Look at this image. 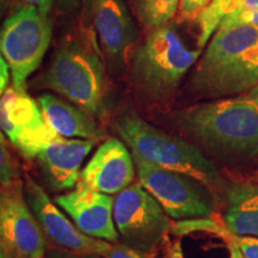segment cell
I'll return each instance as SVG.
<instances>
[{
    "label": "cell",
    "mask_w": 258,
    "mask_h": 258,
    "mask_svg": "<svg viewBox=\"0 0 258 258\" xmlns=\"http://www.w3.org/2000/svg\"><path fill=\"white\" fill-rule=\"evenodd\" d=\"M176 127L206 152L221 159L247 160L258 156V97L198 103L172 116Z\"/></svg>",
    "instance_id": "obj_1"
},
{
    "label": "cell",
    "mask_w": 258,
    "mask_h": 258,
    "mask_svg": "<svg viewBox=\"0 0 258 258\" xmlns=\"http://www.w3.org/2000/svg\"><path fill=\"white\" fill-rule=\"evenodd\" d=\"M258 84V25H220L189 80L200 97L233 96Z\"/></svg>",
    "instance_id": "obj_2"
},
{
    "label": "cell",
    "mask_w": 258,
    "mask_h": 258,
    "mask_svg": "<svg viewBox=\"0 0 258 258\" xmlns=\"http://www.w3.org/2000/svg\"><path fill=\"white\" fill-rule=\"evenodd\" d=\"M115 129L135 156L156 166L194 177L214 196L225 192L227 184L214 161L185 139L154 127L133 110L116 118Z\"/></svg>",
    "instance_id": "obj_3"
},
{
    "label": "cell",
    "mask_w": 258,
    "mask_h": 258,
    "mask_svg": "<svg viewBox=\"0 0 258 258\" xmlns=\"http://www.w3.org/2000/svg\"><path fill=\"white\" fill-rule=\"evenodd\" d=\"M202 49H190L169 24L152 29L132 55L134 86L148 102L167 103L198 62Z\"/></svg>",
    "instance_id": "obj_4"
},
{
    "label": "cell",
    "mask_w": 258,
    "mask_h": 258,
    "mask_svg": "<svg viewBox=\"0 0 258 258\" xmlns=\"http://www.w3.org/2000/svg\"><path fill=\"white\" fill-rule=\"evenodd\" d=\"M42 82L95 118L108 112L105 69L93 41L69 40L60 44Z\"/></svg>",
    "instance_id": "obj_5"
},
{
    "label": "cell",
    "mask_w": 258,
    "mask_h": 258,
    "mask_svg": "<svg viewBox=\"0 0 258 258\" xmlns=\"http://www.w3.org/2000/svg\"><path fill=\"white\" fill-rule=\"evenodd\" d=\"M53 24L36 6L19 4L0 28V53L11 71L12 84L25 91L27 80L36 71L50 46Z\"/></svg>",
    "instance_id": "obj_6"
},
{
    "label": "cell",
    "mask_w": 258,
    "mask_h": 258,
    "mask_svg": "<svg viewBox=\"0 0 258 258\" xmlns=\"http://www.w3.org/2000/svg\"><path fill=\"white\" fill-rule=\"evenodd\" d=\"M114 221L122 243L150 256L169 241L171 218L140 184H131L114 198Z\"/></svg>",
    "instance_id": "obj_7"
},
{
    "label": "cell",
    "mask_w": 258,
    "mask_h": 258,
    "mask_svg": "<svg viewBox=\"0 0 258 258\" xmlns=\"http://www.w3.org/2000/svg\"><path fill=\"white\" fill-rule=\"evenodd\" d=\"M139 184L147 190L171 219L203 218L214 214L213 192L191 176L166 170L132 153Z\"/></svg>",
    "instance_id": "obj_8"
},
{
    "label": "cell",
    "mask_w": 258,
    "mask_h": 258,
    "mask_svg": "<svg viewBox=\"0 0 258 258\" xmlns=\"http://www.w3.org/2000/svg\"><path fill=\"white\" fill-rule=\"evenodd\" d=\"M0 131L25 159H35L57 135L27 91L9 88L0 97Z\"/></svg>",
    "instance_id": "obj_9"
},
{
    "label": "cell",
    "mask_w": 258,
    "mask_h": 258,
    "mask_svg": "<svg viewBox=\"0 0 258 258\" xmlns=\"http://www.w3.org/2000/svg\"><path fill=\"white\" fill-rule=\"evenodd\" d=\"M0 241L12 258H46L47 238L25 200L22 180L0 185Z\"/></svg>",
    "instance_id": "obj_10"
},
{
    "label": "cell",
    "mask_w": 258,
    "mask_h": 258,
    "mask_svg": "<svg viewBox=\"0 0 258 258\" xmlns=\"http://www.w3.org/2000/svg\"><path fill=\"white\" fill-rule=\"evenodd\" d=\"M24 195L46 238L56 246L77 254L104 256L109 250L110 243L84 234L36 180L29 176L24 182Z\"/></svg>",
    "instance_id": "obj_11"
},
{
    "label": "cell",
    "mask_w": 258,
    "mask_h": 258,
    "mask_svg": "<svg viewBox=\"0 0 258 258\" xmlns=\"http://www.w3.org/2000/svg\"><path fill=\"white\" fill-rule=\"evenodd\" d=\"M54 201L84 234L110 243L120 239L114 221L111 195L93 190L79 180L72 191L56 196Z\"/></svg>",
    "instance_id": "obj_12"
},
{
    "label": "cell",
    "mask_w": 258,
    "mask_h": 258,
    "mask_svg": "<svg viewBox=\"0 0 258 258\" xmlns=\"http://www.w3.org/2000/svg\"><path fill=\"white\" fill-rule=\"evenodd\" d=\"M137 175L132 152L117 138H109L99 145L80 172L83 183L97 191L116 195L133 184Z\"/></svg>",
    "instance_id": "obj_13"
},
{
    "label": "cell",
    "mask_w": 258,
    "mask_h": 258,
    "mask_svg": "<svg viewBox=\"0 0 258 258\" xmlns=\"http://www.w3.org/2000/svg\"><path fill=\"white\" fill-rule=\"evenodd\" d=\"M97 144L88 139L57 137L42 148L35 159L50 188L56 191L73 189L79 182L84 159Z\"/></svg>",
    "instance_id": "obj_14"
},
{
    "label": "cell",
    "mask_w": 258,
    "mask_h": 258,
    "mask_svg": "<svg viewBox=\"0 0 258 258\" xmlns=\"http://www.w3.org/2000/svg\"><path fill=\"white\" fill-rule=\"evenodd\" d=\"M93 28L109 59L124 62L138 38V28L123 0H93Z\"/></svg>",
    "instance_id": "obj_15"
},
{
    "label": "cell",
    "mask_w": 258,
    "mask_h": 258,
    "mask_svg": "<svg viewBox=\"0 0 258 258\" xmlns=\"http://www.w3.org/2000/svg\"><path fill=\"white\" fill-rule=\"evenodd\" d=\"M37 103L44 120L59 137L71 139H88L102 141L105 132L97 123L96 118L70 101L60 97L43 93Z\"/></svg>",
    "instance_id": "obj_16"
},
{
    "label": "cell",
    "mask_w": 258,
    "mask_h": 258,
    "mask_svg": "<svg viewBox=\"0 0 258 258\" xmlns=\"http://www.w3.org/2000/svg\"><path fill=\"white\" fill-rule=\"evenodd\" d=\"M224 199L222 219L231 233L258 237V182L231 183L226 185Z\"/></svg>",
    "instance_id": "obj_17"
},
{
    "label": "cell",
    "mask_w": 258,
    "mask_h": 258,
    "mask_svg": "<svg viewBox=\"0 0 258 258\" xmlns=\"http://www.w3.org/2000/svg\"><path fill=\"white\" fill-rule=\"evenodd\" d=\"M239 0H212L196 18L199 24L198 48L203 49L222 22L237 9Z\"/></svg>",
    "instance_id": "obj_18"
},
{
    "label": "cell",
    "mask_w": 258,
    "mask_h": 258,
    "mask_svg": "<svg viewBox=\"0 0 258 258\" xmlns=\"http://www.w3.org/2000/svg\"><path fill=\"white\" fill-rule=\"evenodd\" d=\"M179 0H135V12L145 28L152 29L169 24L178 14Z\"/></svg>",
    "instance_id": "obj_19"
},
{
    "label": "cell",
    "mask_w": 258,
    "mask_h": 258,
    "mask_svg": "<svg viewBox=\"0 0 258 258\" xmlns=\"http://www.w3.org/2000/svg\"><path fill=\"white\" fill-rule=\"evenodd\" d=\"M192 233H208L220 238L227 243L233 234L226 227L224 219L215 215V213L209 217L184 219L177 220L171 225V234L176 237H184Z\"/></svg>",
    "instance_id": "obj_20"
},
{
    "label": "cell",
    "mask_w": 258,
    "mask_h": 258,
    "mask_svg": "<svg viewBox=\"0 0 258 258\" xmlns=\"http://www.w3.org/2000/svg\"><path fill=\"white\" fill-rule=\"evenodd\" d=\"M254 24L258 25V0H239L234 10L221 25Z\"/></svg>",
    "instance_id": "obj_21"
},
{
    "label": "cell",
    "mask_w": 258,
    "mask_h": 258,
    "mask_svg": "<svg viewBox=\"0 0 258 258\" xmlns=\"http://www.w3.org/2000/svg\"><path fill=\"white\" fill-rule=\"evenodd\" d=\"M19 171L16 160L5 144L0 143V185H11L18 182Z\"/></svg>",
    "instance_id": "obj_22"
},
{
    "label": "cell",
    "mask_w": 258,
    "mask_h": 258,
    "mask_svg": "<svg viewBox=\"0 0 258 258\" xmlns=\"http://www.w3.org/2000/svg\"><path fill=\"white\" fill-rule=\"evenodd\" d=\"M212 0H179L178 15L183 21H196L203 9Z\"/></svg>",
    "instance_id": "obj_23"
},
{
    "label": "cell",
    "mask_w": 258,
    "mask_h": 258,
    "mask_svg": "<svg viewBox=\"0 0 258 258\" xmlns=\"http://www.w3.org/2000/svg\"><path fill=\"white\" fill-rule=\"evenodd\" d=\"M232 240L245 258H258V237L252 235H232Z\"/></svg>",
    "instance_id": "obj_24"
},
{
    "label": "cell",
    "mask_w": 258,
    "mask_h": 258,
    "mask_svg": "<svg viewBox=\"0 0 258 258\" xmlns=\"http://www.w3.org/2000/svg\"><path fill=\"white\" fill-rule=\"evenodd\" d=\"M106 258H148L146 254L140 253L139 251L132 249L123 243L110 244V247L104 254Z\"/></svg>",
    "instance_id": "obj_25"
},
{
    "label": "cell",
    "mask_w": 258,
    "mask_h": 258,
    "mask_svg": "<svg viewBox=\"0 0 258 258\" xmlns=\"http://www.w3.org/2000/svg\"><path fill=\"white\" fill-rule=\"evenodd\" d=\"M10 74H11V71H10L9 63L6 62L5 57L0 53V97L4 95V92L8 90Z\"/></svg>",
    "instance_id": "obj_26"
},
{
    "label": "cell",
    "mask_w": 258,
    "mask_h": 258,
    "mask_svg": "<svg viewBox=\"0 0 258 258\" xmlns=\"http://www.w3.org/2000/svg\"><path fill=\"white\" fill-rule=\"evenodd\" d=\"M46 258H80L79 254L72 252V251L64 250L62 247H55L47 251Z\"/></svg>",
    "instance_id": "obj_27"
},
{
    "label": "cell",
    "mask_w": 258,
    "mask_h": 258,
    "mask_svg": "<svg viewBox=\"0 0 258 258\" xmlns=\"http://www.w3.org/2000/svg\"><path fill=\"white\" fill-rule=\"evenodd\" d=\"M164 258H184V256H183L182 244H180L179 240L175 241L173 244L167 243L166 254Z\"/></svg>",
    "instance_id": "obj_28"
},
{
    "label": "cell",
    "mask_w": 258,
    "mask_h": 258,
    "mask_svg": "<svg viewBox=\"0 0 258 258\" xmlns=\"http://www.w3.org/2000/svg\"><path fill=\"white\" fill-rule=\"evenodd\" d=\"M53 2L54 0H23V3L36 6L44 15H48L50 12L51 8H53Z\"/></svg>",
    "instance_id": "obj_29"
},
{
    "label": "cell",
    "mask_w": 258,
    "mask_h": 258,
    "mask_svg": "<svg viewBox=\"0 0 258 258\" xmlns=\"http://www.w3.org/2000/svg\"><path fill=\"white\" fill-rule=\"evenodd\" d=\"M227 247H228V251H230V258H245L243 254H241L240 250L238 249L237 244L234 243L233 240H232V237L231 239L227 241Z\"/></svg>",
    "instance_id": "obj_30"
},
{
    "label": "cell",
    "mask_w": 258,
    "mask_h": 258,
    "mask_svg": "<svg viewBox=\"0 0 258 258\" xmlns=\"http://www.w3.org/2000/svg\"><path fill=\"white\" fill-rule=\"evenodd\" d=\"M79 0H57V3L61 5V8L64 9H73L78 4Z\"/></svg>",
    "instance_id": "obj_31"
},
{
    "label": "cell",
    "mask_w": 258,
    "mask_h": 258,
    "mask_svg": "<svg viewBox=\"0 0 258 258\" xmlns=\"http://www.w3.org/2000/svg\"><path fill=\"white\" fill-rule=\"evenodd\" d=\"M0 258H12L4 244L0 241Z\"/></svg>",
    "instance_id": "obj_32"
},
{
    "label": "cell",
    "mask_w": 258,
    "mask_h": 258,
    "mask_svg": "<svg viewBox=\"0 0 258 258\" xmlns=\"http://www.w3.org/2000/svg\"><path fill=\"white\" fill-rule=\"evenodd\" d=\"M6 8V0H0V19L3 18Z\"/></svg>",
    "instance_id": "obj_33"
},
{
    "label": "cell",
    "mask_w": 258,
    "mask_h": 258,
    "mask_svg": "<svg viewBox=\"0 0 258 258\" xmlns=\"http://www.w3.org/2000/svg\"><path fill=\"white\" fill-rule=\"evenodd\" d=\"M80 258H106L101 254H79Z\"/></svg>",
    "instance_id": "obj_34"
},
{
    "label": "cell",
    "mask_w": 258,
    "mask_h": 258,
    "mask_svg": "<svg viewBox=\"0 0 258 258\" xmlns=\"http://www.w3.org/2000/svg\"><path fill=\"white\" fill-rule=\"evenodd\" d=\"M247 93H250V95H253V96H257L258 97V84L256 86H254L253 89H251L250 91H247Z\"/></svg>",
    "instance_id": "obj_35"
},
{
    "label": "cell",
    "mask_w": 258,
    "mask_h": 258,
    "mask_svg": "<svg viewBox=\"0 0 258 258\" xmlns=\"http://www.w3.org/2000/svg\"><path fill=\"white\" fill-rule=\"evenodd\" d=\"M0 143H2V144H5V145H8V141H6L5 135L3 134V132H2V131H0Z\"/></svg>",
    "instance_id": "obj_36"
}]
</instances>
